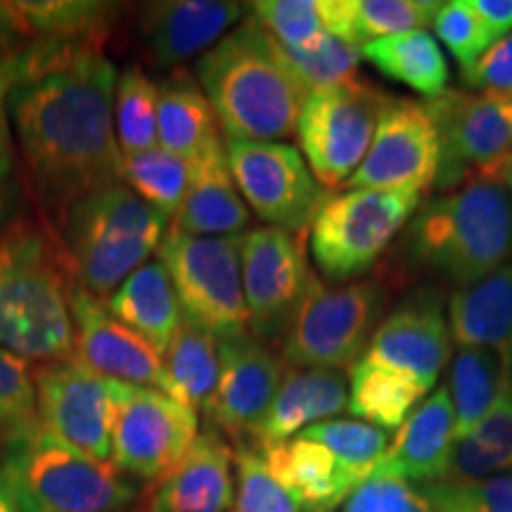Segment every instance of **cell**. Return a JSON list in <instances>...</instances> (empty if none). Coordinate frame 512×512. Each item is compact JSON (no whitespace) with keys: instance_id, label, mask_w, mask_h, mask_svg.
Here are the masks:
<instances>
[{"instance_id":"obj_1","label":"cell","mask_w":512,"mask_h":512,"mask_svg":"<svg viewBox=\"0 0 512 512\" xmlns=\"http://www.w3.org/2000/svg\"><path fill=\"white\" fill-rule=\"evenodd\" d=\"M119 72L102 46L31 41L10 93L12 131L31 190L60 226L76 202L124 183L114 131Z\"/></svg>"},{"instance_id":"obj_2","label":"cell","mask_w":512,"mask_h":512,"mask_svg":"<svg viewBox=\"0 0 512 512\" xmlns=\"http://www.w3.org/2000/svg\"><path fill=\"white\" fill-rule=\"evenodd\" d=\"M195 79L221 133L233 140L278 143L294 136L309 98L283 46L252 15L200 55Z\"/></svg>"},{"instance_id":"obj_3","label":"cell","mask_w":512,"mask_h":512,"mask_svg":"<svg viewBox=\"0 0 512 512\" xmlns=\"http://www.w3.org/2000/svg\"><path fill=\"white\" fill-rule=\"evenodd\" d=\"M72 290L48 228L31 219L0 228V349L29 361L72 356Z\"/></svg>"},{"instance_id":"obj_4","label":"cell","mask_w":512,"mask_h":512,"mask_svg":"<svg viewBox=\"0 0 512 512\" xmlns=\"http://www.w3.org/2000/svg\"><path fill=\"white\" fill-rule=\"evenodd\" d=\"M408 256L465 287L512 264V197L496 178H467L422 204L408 223Z\"/></svg>"},{"instance_id":"obj_5","label":"cell","mask_w":512,"mask_h":512,"mask_svg":"<svg viewBox=\"0 0 512 512\" xmlns=\"http://www.w3.org/2000/svg\"><path fill=\"white\" fill-rule=\"evenodd\" d=\"M57 233V247L76 290L110 299L157 252L169 233V219L126 183H114L76 202Z\"/></svg>"},{"instance_id":"obj_6","label":"cell","mask_w":512,"mask_h":512,"mask_svg":"<svg viewBox=\"0 0 512 512\" xmlns=\"http://www.w3.org/2000/svg\"><path fill=\"white\" fill-rule=\"evenodd\" d=\"M0 482L19 512H126L140 496L112 463L62 444L38 422L0 439Z\"/></svg>"},{"instance_id":"obj_7","label":"cell","mask_w":512,"mask_h":512,"mask_svg":"<svg viewBox=\"0 0 512 512\" xmlns=\"http://www.w3.org/2000/svg\"><path fill=\"white\" fill-rule=\"evenodd\" d=\"M420 190H349L328 195L311 221V256L330 285L373 268L420 209Z\"/></svg>"},{"instance_id":"obj_8","label":"cell","mask_w":512,"mask_h":512,"mask_svg":"<svg viewBox=\"0 0 512 512\" xmlns=\"http://www.w3.org/2000/svg\"><path fill=\"white\" fill-rule=\"evenodd\" d=\"M389 302L384 278L325 285L313 275L283 335L290 368H351L368 349Z\"/></svg>"},{"instance_id":"obj_9","label":"cell","mask_w":512,"mask_h":512,"mask_svg":"<svg viewBox=\"0 0 512 512\" xmlns=\"http://www.w3.org/2000/svg\"><path fill=\"white\" fill-rule=\"evenodd\" d=\"M240 238H192L169 228L157 249V259L176 287L183 320L216 339L249 332Z\"/></svg>"},{"instance_id":"obj_10","label":"cell","mask_w":512,"mask_h":512,"mask_svg":"<svg viewBox=\"0 0 512 512\" xmlns=\"http://www.w3.org/2000/svg\"><path fill=\"white\" fill-rule=\"evenodd\" d=\"M389 102V95L358 79L347 86L309 93L297 124V138L320 188H344L356 174Z\"/></svg>"},{"instance_id":"obj_11","label":"cell","mask_w":512,"mask_h":512,"mask_svg":"<svg viewBox=\"0 0 512 512\" xmlns=\"http://www.w3.org/2000/svg\"><path fill=\"white\" fill-rule=\"evenodd\" d=\"M200 437V415L155 387L114 380L112 465L131 479L159 482Z\"/></svg>"},{"instance_id":"obj_12","label":"cell","mask_w":512,"mask_h":512,"mask_svg":"<svg viewBox=\"0 0 512 512\" xmlns=\"http://www.w3.org/2000/svg\"><path fill=\"white\" fill-rule=\"evenodd\" d=\"M425 105L441 140L434 185L453 190L467 178H496L512 152V93L446 91Z\"/></svg>"},{"instance_id":"obj_13","label":"cell","mask_w":512,"mask_h":512,"mask_svg":"<svg viewBox=\"0 0 512 512\" xmlns=\"http://www.w3.org/2000/svg\"><path fill=\"white\" fill-rule=\"evenodd\" d=\"M226 140L230 176L242 200L266 226L304 233L325 202V190L299 147L290 143Z\"/></svg>"},{"instance_id":"obj_14","label":"cell","mask_w":512,"mask_h":512,"mask_svg":"<svg viewBox=\"0 0 512 512\" xmlns=\"http://www.w3.org/2000/svg\"><path fill=\"white\" fill-rule=\"evenodd\" d=\"M36 420L50 437L112 463L114 380L72 356L34 363Z\"/></svg>"},{"instance_id":"obj_15","label":"cell","mask_w":512,"mask_h":512,"mask_svg":"<svg viewBox=\"0 0 512 512\" xmlns=\"http://www.w3.org/2000/svg\"><path fill=\"white\" fill-rule=\"evenodd\" d=\"M240 266L249 332L261 342L283 337L313 280L302 238L273 226L247 230Z\"/></svg>"},{"instance_id":"obj_16","label":"cell","mask_w":512,"mask_h":512,"mask_svg":"<svg viewBox=\"0 0 512 512\" xmlns=\"http://www.w3.org/2000/svg\"><path fill=\"white\" fill-rule=\"evenodd\" d=\"M439 128L425 102L394 100L377 121L366 159L349 178V190H420L437 183Z\"/></svg>"},{"instance_id":"obj_17","label":"cell","mask_w":512,"mask_h":512,"mask_svg":"<svg viewBox=\"0 0 512 512\" xmlns=\"http://www.w3.org/2000/svg\"><path fill=\"white\" fill-rule=\"evenodd\" d=\"M221 370L204 413L211 430L245 446L271 406L285 377L283 356H275L252 332L219 339Z\"/></svg>"},{"instance_id":"obj_18","label":"cell","mask_w":512,"mask_h":512,"mask_svg":"<svg viewBox=\"0 0 512 512\" xmlns=\"http://www.w3.org/2000/svg\"><path fill=\"white\" fill-rule=\"evenodd\" d=\"M72 354L102 377L162 392V354L107 309L105 299L72 290Z\"/></svg>"},{"instance_id":"obj_19","label":"cell","mask_w":512,"mask_h":512,"mask_svg":"<svg viewBox=\"0 0 512 512\" xmlns=\"http://www.w3.org/2000/svg\"><path fill=\"white\" fill-rule=\"evenodd\" d=\"M366 356L411 375L432 389L441 370L451 361V330L441 309L439 292L425 287L408 294L377 325Z\"/></svg>"},{"instance_id":"obj_20","label":"cell","mask_w":512,"mask_h":512,"mask_svg":"<svg viewBox=\"0 0 512 512\" xmlns=\"http://www.w3.org/2000/svg\"><path fill=\"white\" fill-rule=\"evenodd\" d=\"M249 8L226 0H159L140 5L136 31L157 69H181L214 48Z\"/></svg>"},{"instance_id":"obj_21","label":"cell","mask_w":512,"mask_h":512,"mask_svg":"<svg viewBox=\"0 0 512 512\" xmlns=\"http://www.w3.org/2000/svg\"><path fill=\"white\" fill-rule=\"evenodd\" d=\"M235 501V453L209 430L174 470L152 484L140 512H228Z\"/></svg>"},{"instance_id":"obj_22","label":"cell","mask_w":512,"mask_h":512,"mask_svg":"<svg viewBox=\"0 0 512 512\" xmlns=\"http://www.w3.org/2000/svg\"><path fill=\"white\" fill-rule=\"evenodd\" d=\"M349 403V377L335 368H292L259 422L247 448L261 453L299 437L311 425L332 420Z\"/></svg>"},{"instance_id":"obj_23","label":"cell","mask_w":512,"mask_h":512,"mask_svg":"<svg viewBox=\"0 0 512 512\" xmlns=\"http://www.w3.org/2000/svg\"><path fill=\"white\" fill-rule=\"evenodd\" d=\"M456 448V411L446 387L427 396L396 430L375 475L408 484L444 482Z\"/></svg>"},{"instance_id":"obj_24","label":"cell","mask_w":512,"mask_h":512,"mask_svg":"<svg viewBox=\"0 0 512 512\" xmlns=\"http://www.w3.org/2000/svg\"><path fill=\"white\" fill-rule=\"evenodd\" d=\"M299 512H337L363 479L316 441L294 437L259 453Z\"/></svg>"},{"instance_id":"obj_25","label":"cell","mask_w":512,"mask_h":512,"mask_svg":"<svg viewBox=\"0 0 512 512\" xmlns=\"http://www.w3.org/2000/svg\"><path fill=\"white\" fill-rule=\"evenodd\" d=\"M249 221L252 214L230 176L226 140H221L192 164L188 195L171 230L192 238H233L245 233Z\"/></svg>"},{"instance_id":"obj_26","label":"cell","mask_w":512,"mask_h":512,"mask_svg":"<svg viewBox=\"0 0 512 512\" xmlns=\"http://www.w3.org/2000/svg\"><path fill=\"white\" fill-rule=\"evenodd\" d=\"M223 140L214 107L185 69H174L157 83V143L162 150L195 164Z\"/></svg>"},{"instance_id":"obj_27","label":"cell","mask_w":512,"mask_h":512,"mask_svg":"<svg viewBox=\"0 0 512 512\" xmlns=\"http://www.w3.org/2000/svg\"><path fill=\"white\" fill-rule=\"evenodd\" d=\"M448 330L460 347L494 349L512 361V264L453 290Z\"/></svg>"},{"instance_id":"obj_28","label":"cell","mask_w":512,"mask_h":512,"mask_svg":"<svg viewBox=\"0 0 512 512\" xmlns=\"http://www.w3.org/2000/svg\"><path fill=\"white\" fill-rule=\"evenodd\" d=\"M107 309L164 354L183 325V311L169 271L159 259L145 261L105 299Z\"/></svg>"},{"instance_id":"obj_29","label":"cell","mask_w":512,"mask_h":512,"mask_svg":"<svg viewBox=\"0 0 512 512\" xmlns=\"http://www.w3.org/2000/svg\"><path fill=\"white\" fill-rule=\"evenodd\" d=\"M456 441L470 434L512 389V361L494 349L460 347L448 373Z\"/></svg>"},{"instance_id":"obj_30","label":"cell","mask_w":512,"mask_h":512,"mask_svg":"<svg viewBox=\"0 0 512 512\" xmlns=\"http://www.w3.org/2000/svg\"><path fill=\"white\" fill-rule=\"evenodd\" d=\"M430 389L415 377L361 356L349 370L347 411L368 425L394 432L411 418Z\"/></svg>"},{"instance_id":"obj_31","label":"cell","mask_w":512,"mask_h":512,"mask_svg":"<svg viewBox=\"0 0 512 512\" xmlns=\"http://www.w3.org/2000/svg\"><path fill=\"white\" fill-rule=\"evenodd\" d=\"M31 41L105 46L121 5L100 0H15Z\"/></svg>"},{"instance_id":"obj_32","label":"cell","mask_w":512,"mask_h":512,"mask_svg":"<svg viewBox=\"0 0 512 512\" xmlns=\"http://www.w3.org/2000/svg\"><path fill=\"white\" fill-rule=\"evenodd\" d=\"M363 60L380 69L384 76L413 88L427 100L439 98L448 91V62L444 50L430 31H406L377 38L361 48Z\"/></svg>"},{"instance_id":"obj_33","label":"cell","mask_w":512,"mask_h":512,"mask_svg":"<svg viewBox=\"0 0 512 512\" xmlns=\"http://www.w3.org/2000/svg\"><path fill=\"white\" fill-rule=\"evenodd\" d=\"M162 361V392L192 411H204V406L214 396L216 382H219V339L183 320V325L162 354Z\"/></svg>"},{"instance_id":"obj_34","label":"cell","mask_w":512,"mask_h":512,"mask_svg":"<svg viewBox=\"0 0 512 512\" xmlns=\"http://www.w3.org/2000/svg\"><path fill=\"white\" fill-rule=\"evenodd\" d=\"M512 475V389L467 437L456 441L444 482L470 484Z\"/></svg>"},{"instance_id":"obj_35","label":"cell","mask_w":512,"mask_h":512,"mask_svg":"<svg viewBox=\"0 0 512 512\" xmlns=\"http://www.w3.org/2000/svg\"><path fill=\"white\" fill-rule=\"evenodd\" d=\"M190 181L192 164L188 159L166 152L159 145L124 155V183L166 219H174L178 214Z\"/></svg>"},{"instance_id":"obj_36","label":"cell","mask_w":512,"mask_h":512,"mask_svg":"<svg viewBox=\"0 0 512 512\" xmlns=\"http://www.w3.org/2000/svg\"><path fill=\"white\" fill-rule=\"evenodd\" d=\"M114 131L121 155L157 147V83L143 69L126 67L114 91Z\"/></svg>"},{"instance_id":"obj_37","label":"cell","mask_w":512,"mask_h":512,"mask_svg":"<svg viewBox=\"0 0 512 512\" xmlns=\"http://www.w3.org/2000/svg\"><path fill=\"white\" fill-rule=\"evenodd\" d=\"M299 437L311 439L328 448L351 472H356L363 482L375 475L377 465H380L382 456L387 453L389 444H392V434L380 430V427L368 425L363 420L339 418L311 425Z\"/></svg>"},{"instance_id":"obj_38","label":"cell","mask_w":512,"mask_h":512,"mask_svg":"<svg viewBox=\"0 0 512 512\" xmlns=\"http://www.w3.org/2000/svg\"><path fill=\"white\" fill-rule=\"evenodd\" d=\"M249 15L287 50H309L328 36L323 0H259Z\"/></svg>"},{"instance_id":"obj_39","label":"cell","mask_w":512,"mask_h":512,"mask_svg":"<svg viewBox=\"0 0 512 512\" xmlns=\"http://www.w3.org/2000/svg\"><path fill=\"white\" fill-rule=\"evenodd\" d=\"M441 3L434 0H351V24L358 46L377 38L420 31L434 24Z\"/></svg>"},{"instance_id":"obj_40","label":"cell","mask_w":512,"mask_h":512,"mask_svg":"<svg viewBox=\"0 0 512 512\" xmlns=\"http://www.w3.org/2000/svg\"><path fill=\"white\" fill-rule=\"evenodd\" d=\"M285 50L287 62L292 72L299 76L306 91H318V88L347 86L358 79V64L363 55L361 48L351 46L342 38L328 34L323 41L309 50Z\"/></svg>"},{"instance_id":"obj_41","label":"cell","mask_w":512,"mask_h":512,"mask_svg":"<svg viewBox=\"0 0 512 512\" xmlns=\"http://www.w3.org/2000/svg\"><path fill=\"white\" fill-rule=\"evenodd\" d=\"M228 512H299L285 489L271 477L264 460L247 446L235 451V501Z\"/></svg>"},{"instance_id":"obj_42","label":"cell","mask_w":512,"mask_h":512,"mask_svg":"<svg viewBox=\"0 0 512 512\" xmlns=\"http://www.w3.org/2000/svg\"><path fill=\"white\" fill-rule=\"evenodd\" d=\"M34 361L0 349V432L36 425Z\"/></svg>"},{"instance_id":"obj_43","label":"cell","mask_w":512,"mask_h":512,"mask_svg":"<svg viewBox=\"0 0 512 512\" xmlns=\"http://www.w3.org/2000/svg\"><path fill=\"white\" fill-rule=\"evenodd\" d=\"M434 31H437L439 41L451 50L460 64V72L472 67L491 43L489 34H486L482 19L472 8V0H451V3H441V10L434 19Z\"/></svg>"},{"instance_id":"obj_44","label":"cell","mask_w":512,"mask_h":512,"mask_svg":"<svg viewBox=\"0 0 512 512\" xmlns=\"http://www.w3.org/2000/svg\"><path fill=\"white\" fill-rule=\"evenodd\" d=\"M342 512H439L427 486L373 475L342 505Z\"/></svg>"},{"instance_id":"obj_45","label":"cell","mask_w":512,"mask_h":512,"mask_svg":"<svg viewBox=\"0 0 512 512\" xmlns=\"http://www.w3.org/2000/svg\"><path fill=\"white\" fill-rule=\"evenodd\" d=\"M439 512H512V475L470 484H427Z\"/></svg>"},{"instance_id":"obj_46","label":"cell","mask_w":512,"mask_h":512,"mask_svg":"<svg viewBox=\"0 0 512 512\" xmlns=\"http://www.w3.org/2000/svg\"><path fill=\"white\" fill-rule=\"evenodd\" d=\"M22 76V53L0 62V197H12V174L17 162V140L10 119V93Z\"/></svg>"},{"instance_id":"obj_47","label":"cell","mask_w":512,"mask_h":512,"mask_svg":"<svg viewBox=\"0 0 512 512\" xmlns=\"http://www.w3.org/2000/svg\"><path fill=\"white\" fill-rule=\"evenodd\" d=\"M463 86L482 93H512V31L460 72Z\"/></svg>"},{"instance_id":"obj_48","label":"cell","mask_w":512,"mask_h":512,"mask_svg":"<svg viewBox=\"0 0 512 512\" xmlns=\"http://www.w3.org/2000/svg\"><path fill=\"white\" fill-rule=\"evenodd\" d=\"M31 43L22 19L15 10V0H0V62L22 53Z\"/></svg>"},{"instance_id":"obj_49","label":"cell","mask_w":512,"mask_h":512,"mask_svg":"<svg viewBox=\"0 0 512 512\" xmlns=\"http://www.w3.org/2000/svg\"><path fill=\"white\" fill-rule=\"evenodd\" d=\"M491 43H498L512 31V0H472Z\"/></svg>"},{"instance_id":"obj_50","label":"cell","mask_w":512,"mask_h":512,"mask_svg":"<svg viewBox=\"0 0 512 512\" xmlns=\"http://www.w3.org/2000/svg\"><path fill=\"white\" fill-rule=\"evenodd\" d=\"M0 512H19L15 498L8 491V486L0 482Z\"/></svg>"},{"instance_id":"obj_51","label":"cell","mask_w":512,"mask_h":512,"mask_svg":"<svg viewBox=\"0 0 512 512\" xmlns=\"http://www.w3.org/2000/svg\"><path fill=\"white\" fill-rule=\"evenodd\" d=\"M496 181H501V183H503V188L508 190V192H510V197H512V166H503V169L498 171Z\"/></svg>"},{"instance_id":"obj_52","label":"cell","mask_w":512,"mask_h":512,"mask_svg":"<svg viewBox=\"0 0 512 512\" xmlns=\"http://www.w3.org/2000/svg\"><path fill=\"white\" fill-rule=\"evenodd\" d=\"M12 204V197H0V223H3L5 216H8Z\"/></svg>"},{"instance_id":"obj_53","label":"cell","mask_w":512,"mask_h":512,"mask_svg":"<svg viewBox=\"0 0 512 512\" xmlns=\"http://www.w3.org/2000/svg\"><path fill=\"white\" fill-rule=\"evenodd\" d=\"M505 166H512V152H510V157H508V162H505Z\"/></svg>"},{"instance_id":"obj_54","label":"cell","mask_w":512,"mask_h":512,"mask_svg":"<svg viewBox=\"0 0 512 512\" xmlns=\"http://www.w3.org/2000/svg\"><path fill=\"white\" fill-rule=\"evenodd\" d=\"M126 512H140V508L138 510H126Z\"/></svg>"},{"instance_id":"obj_55","label":"cell","mask_w":512,"mask_h":512,"mask_svg":"<svg viewBox=\"0 0 512 512\" xmlns=\"http://www.w3.org/2000/svg\"><path fill=\"white\" fill-rule=\"evenodd\" d=\"M0 439H3V432H0Z\"/></svg>"}]
</instances>
